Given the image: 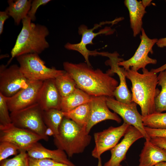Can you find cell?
Returning a JSON list of instances; mask_svg holds the SVG:
<instances>
[{
  "label": "cell",
  "instance_id": "cell-22",
  "mask_svg": "<svg viewBox=\"0 0 166 166\" xmlns=\"http://www.w3.org/2000/svg\"><path fill=\"white\" fill-rule=\"evenodd\" d=\"M31 0H9L8 6L6 11L12 17L15 23L18 25L21 21L27 16L32 2Z\"/></svg>",
  "mask_w": 166,
  "mask_h": 166
},
{
  "label": "cell",
  "instance_id": "cell-13",
  "mask_svg": "<svg viewBox=\"0 0 166 166\" xmlns=\"http://www.w3.org/2000/svg\"><path fill=\"white\" fill-rule=\"evenodd\" d=\"M43 81H30L28 86L22 89L13 96L6 97L11 112L26 108L37 103Z\"/></svg>",
  "mask_w": 166,
  "mask_h": 166
},
{
  "label": "cell",
  "instance_id": "cell-10",
  "mask_svg": "<svg viewBox=\"0 0 166 166\" xmlns=\"http://www.w3.org/2000/svg\"><path fill=\"white\" fill-rule=\"evenodd\" d=\"M42 138L38 134L26 129L18 128L12 123L0 126V141H7L16 145L19 152L27 150L34 143Z\"/></svg>",
  "mask_w": 166,
  "mask_h": 166
},
{
  "label": "cell",
  "instance_id": "cell-3",
  "mask_svg": "<svg viewBox=\"0 0 166 166\" xmlns=\"http://www.w3.org/2000/svg\"><path fill=\"white\" fill-rule=\"evenodd\" d=\"M27 16L22 21V26L14 46L11 51V57L6 65L14 57L22 55L41 53L49 46L46 38L49 31L45 26L31 22Z\"/></svg>",
  "mask_w": 166,
  "mask_h": 166
},
{
  "label": "cell",
  "instance_id": "cell-36",
  "mask_svg": "<svg viewBox=\"0 0 166 166\" xmlns=\"http://www.w3.org/2000/svg\"><path fill=\"white\" fill-rule=\"evenodd\" d=\"M157 46L162 48L166 47V37L160 38L156 43Z\"/></svg>",
  "mask_w": 166,
  "mask_h": 166
},
{
  "label": "cell",
  "instance_id": "cell-7",
  "mask_svg": "<svg viewBox=\"0 0 166 166\" xmlns=\"http://www.w3.org/2000/svg\"><path fill=\"white\" fill-rule=\"evenodd\" d=\"M121 19V18H118L112 21L103 22L99 24H95L93 28L91 29H89L84 25H81L78 29V34L81 35L80 42L76 44L68 42L65 45V48L68 50H75L79 52L83 56L88 65L92 67L89 60V56L100 55L101 52L96 51H90L87 48L86 45L88 44H93V40L98 35L101 34H110L114 32V30L109 27H106L97 33L94 32L93 30L101 27L102 25L108 23L115 24Z\"/></svg>",
  "mask_w": 166,
  "mask_h": 166
},
{
  "label": "cell",
  "instance_id": "cell-20",
  "mask_svg": "<svg viewBox=\"0 0 166 166\" xmlns=\"http://www.w3.org/2000/svg\"><path fill=\"white\" fill-rule=\"evenodd\" d=\"M124 4L128 10L130 27L133 36L136 37L143 28V18L146 13L145 8L141 1L136 0H125Z\"/></svg>",
  "mask_w": 166,
  "mask_h": 166
},
{
  "label": "cell",
  "instance_id": "cell-34",
  "mask_svg": "<svg viewBox=\"0 0 166 166\" xmlns=\"http://www.w3.org/2000/svg\"><path fill=\"white\" fill-rule=\"evenodd\" d=\"M150 140L155 145L166 150V138L154 137L150 138Z\"/></svg>",
  "mask_w": 166,
  "mask_h": 166
},
{
  "label": "cell",
  "instance_id": "cell-40",
  "mask_svg": "<svg viewBox=\"0 0 166 166\" xmlns=\"http://www.w3.org/2000/svg\"><path fill=\"white\" fill-rule=\"evenodd\" d=\"M153 166H166V161L160 162Z\"/></svg>",
  "mask_w": 166,
  "mask_h": 166
},
{
  "label": "cell",
  "instance_id": "cell-30",
  "mask_svg": "<svg viewBox=\"0 0 166 166\" xmlns=\"http://www.w3.org/2000/svg\"><path fill=\"white\" fill-rule=\"evenodd\" d=\"M6 97L0 93V126H4L12 123Z\"/></svg>",
  "mask_w": 166,
  "mask_h": 166
},
{
  "label": "cell",
  "instance_id": "cell-2",
  "mask_svg": "<svg viewBox=\"0 0 166 166\" xmlns=\"http://www.w3.org/2000/svg\"><path fill=\"white\" fill-rule=\"evenodd\" d=\"M140 73L131 69L126 70V77L132 84V101L140 107L141 115L144 117L155 112V100L160 90L158 84L156 73L142 69Z\"/></svg>",
  "mask_w": 166,
  "mask_h": 166
},
{
  "label": "cell",
  "instance_id": "cell-29",
  "mask_svg": "<svg viewBox=\"0 0 166 166\" xmlns=\"http://www.w3.org/2000/svg\"><path fill=\"white\" fill-rule=\"evenodd\" d=\"M18 152V148L14 144L7 141H0V162L11 156L17 155Z\"/></svg>",
  "mask_w": 166,
  "mask_h": 166
},
{
  "label": "cell",
  "instance_id": "cell-4",
  "mask_svg": "<svg viewBox=\"0 0 166 166\" xmlns=\"http://www.w3.org/2000/svg\"><path fill=\"white\" fill-rule=\"evenodd\" d=\"M86 126H81L64 117L60 125L58 133L53 136L57 148L64 151L69 157L83 152L89 145L91 136Z\"/></svg>",
  "mask_w": 166,
  "mask_h": 166
},
{
  "label": "cell",
  "instance_id": "cell-37",
  "mask_svg": "<svg viewBox=\"0 0 166 166\" xmlns=\"http://www.w3.org/2000/svg\"><path fill=\"white\" fill-rule=\"evenodd\" d=\"M166 69V63L162 65L156 69H152L151 70V71L154 73H157L163 71Z\"/></svg>",
  "mask_w": 166,
  "mask_h": 166
},
{
  "label": "cell",
  "instance_id": "cell-23",
  "mask_svg": "<svg viewBox=\"0 0 166 166\" xmlns=\"http://www.w3.org/2000/svg\"><path fill=\"white\" fill-rule=\"evenodd\" d=\"M54 81L61 98L71 94L77 88L74 79L66 71L54 79Z\"/></svg>",
  "mask_w": 166,
  "mask_h": 166
},
{
  "label": "cell",
  "instance_id": "cell-16",
  "mask_svg": "<svg viewBox=\"0 0 166 166\" xmlns=\"http://www.w3.org/2000/svg\"><path fill=\"white\" fill-rule=\"evenodd\" d=\"M142 138L144 136L141 132L130 125L121 141L110 150V158L103 166H119L121 162L125 159L126 153L131 145Z\"/></svg>",
  "mask_w": 166,
  "mask_h": 166
},
{
  "label": "cell",
  "instance_id": "cell-31",
  "mask_svg": "<svg viewBox=\"0 0 166 166\" xmlns=\"http://www.w3.org/2000/svg\"><path fill=\"white\" fill-rule=\"evenodd\" d=\"M28 160L30 166H70L49 159H37L28 156Z\"/></svg>",
  "mask_w": 166,
  "mask_h": 166
},
{
  "label": "cell",
  "instance_id": "cell-11",
  "mask_svg": "<svg viewBox=\"0 0 166 166\" xmlns=\"http://www.w3.org/2000/svg\"><path fill=\"white\" fill-rule=\"evenodd\" d=\"M106 101L109 108L119 115L123 120L124 122L136 128L142 134L145 140H150L143 124V117L138 112L136 103L133 101L129 104L123 103L109 97H106Z\"/></svg>",
  "mask_w": 166,
  "mask_h": 166
},
{
  "label": "cell",
  "instance_id": "cell-25",
  "mask_svg": "<svg viewBox=\"0 0 166 166\" xmlns=\"http://www.w3.org/2000/svg\"><path fill=\"white\" fill-rule=\"evenodd\" d=\"M64 117V112L56 109H51L43 111V118L47 127L53 131L54 136L58 133L59 128Z\"/></svg>",
  "mask_w": 166,
  "mask_h": 166
},
{
  "label": "cell",
  "instance_id": "cell-1",
  "mask_svg": "<svg viewBox=\"0 0 166 166\" xmlns=\"http://www.w3.org/2000/svg\"><path fill=\"white\" fill-rule=\"evenodd\" d=\"M64 70L74 79L77 87L91 96L113 97L118 82L100 69H94L86 63H63Z\"/></svg>",
  "mask_w": 166,
  "mask_h": 166
},
{
  "label": "cell",
  "instance_id": "cell-9",
  "mask_svg": "<svg viewBox=\"0 0 166 166\" xmlns=\"http://www.w3.org/2000/svg\"><path fill=\"white\" fill-rule=\"evenodd\" d=\"M140 44L133 56L127 60L119 61L118 65L121 66L127 70L131 67V69L136 71L140 69L145 68L149 64H155L157 63L156 59L150 57L148 54L153 53L152 48L156 43L158 39L156 38L151 39L147 36L144 30L142 28Z\"/></svg>",
  "mask_w": 166,
  "mask_h": 166
},
{
  "label": "cell",
  "instance_id": "cell-43",
  "mask_svg": "<svg viewBox=\"0 0 166 166\" xmlns=\"http://www.w3.org/2000/svg\"></svg>",
  "mask_w": 166,
  "mask_h": 166
},
{
  "label": "cell",
  "instance_id": "cell-27",
  "mask_svg": "<svg viewBox=\"0 0 166 166\" xmlns=\"http://www.w3.org/2000/svg\"><path fill=\"white\" fill-rule=\"evenodd\" d=\"M142 120L144 126L155 129H166V113L155 112L143 117Z\"/></svg>",
  "mask_w": 166,
  "mask_h": 166
},
{
  "label": "cell",
  "instance_id": "cell-24",
  "mask_svg": "<svg viewBox=\"0 0 166 166\" xmlns=\"http://www.w3.org/2000/svg\"><path fill=\"white\" fill-rule=\"evenodd\" d=\"M90 107L89 103L80 105L67 112L64 113L66 117L81 126L87 124L90 115Z\"/></svg>",
  "mask_w": 166,
  "mask_h": 166
},
{
  "label": "cell",
  "instance_id": "cell-28",
  "mask_svg": "<svg viewBox=\"0 0 166 166\" xmlns=\"http://www.w3.org/2000/svg\"><path fill=\"white\" fill-rule=\"evenodd\" d=\"M0 166H30L26 152H20L14 157L1 161Z\"/></svg>",
  "mask_w": 166,
  "mask_h": 166
},
{
  "label": "cell",
  "instance_id": "cell-14",
  "mask_svg": "<svg viewBox=\"0 0 166 166\" xmlns=\"http://www.w3.org/2000/svg\"><path fill=\"white\" fill-rule=\"evenodd\" d=\"M119 56L116 52L111 53L104 52L103 56L109 58L105 64L111 67L106 72L111 76L116 73L119 77L120 84L114 93L116 100L121 102L129 104L132 102V94L128 89L126 82V70L123 67H120L118 65V62L123 60L119 57Z\"/></svg>",
  "mask_w": 166,
  "mask_h": 166
},
{
  "label": "cell",
  "instance_id": "cell-32",
  "mask_svg": "<svg viewBox=\"0 0 166 166\" xmlns=\"http://www.w3.org/2000/svg\"><path fill=\"white\" fill-rule=\"evenodd\" d=\"M50 0H34L32 1L31 8L27 16L32 21L36 19L35 14L38 9L42 5H44L50 2Z\"/></svg>",
  "mask_w": 166,
  "mask_h": 166
},
{
  "label": "cell",
  "instance_id": "cell-8",
  "mask_svg": "<svg viewBox=\"0 0 166 166\" xmlns=\"http://www.w3.org/2000/svg\"><path fill=\"white\" fill-rule=\"evenodd\" d=\"M30 81L21 71L19 66L14 64L7 67L0 66V93L6 97H11L28 86Z\"/></svg>",
  "mask_w": 166,
  "mask_h": 166
},
{
  "label": "cell",
  "instance_id": "cell-35",
  "mask_svg": "<svg viewBox=\"0 0 166 166\" xmlns=\"http://www.w3.org/2000/svg\"><path fill=\"white\" fill-rule=\"evenodd\" d=\"M10 16L6 11H0V34H2L3 30L4 25L5 21L9 18Z\"/></svg>",
  "mask_w": 166,
  "mask_h": 166
},
{
  "label": "cell",
  "instance_id": "cell-42",
  "mask_svg": "<svg viewBox=\"0 0 166 166\" xmlns=\"http://www.w3.org/2000/svg\"><path fill=\"white\" fill-rule=\"evenodd\" d=\"M119 166H122L121 165H120Z\"/></svg>",
  "mask_w": 166,
  "mask_h": 166
},
{
  "label": "cell",
  "instance_id": "cell-5",
  "mask_svg": "<svg viewBox=\"0 0 166 166\" xmlns=\"http://www.w3.org/2000/svg\"><path fill=\"white\" fill-rule=\"evenodd\" d=\"M16 58L21 71L30 81H44L55 79L65 72L64 70L47 67L45 62L37 54H27Z\"/></svg>",
  "mask_w": 166,
  "mask_h": 166
},
{
  "label": "cell",
  "instance_id": "cell-19",
  "mask_svg": "<svg viewBox=\"0 0 166 166\" xmlns=\"http://www.w3.org/2000/svg\"><path fill=\"white\" fill-rule=\"evenodd\" d=\"M138 166H153L162 161H166V150L146 140L140 155Z\"/></svg>",
  "mask_w": 166,
  "mask_h": 166
},
{
  "label": "cell",
  "instance_id": "cell-33",
  "mask_svg": "<svg viewBox=\"0 0 166 166\" xmlns=\"http://www.w3.org/2000/svg\"><path fill=\"white\" fill-rule=\"evenodd\" d=\"M144 129L150 138L154 137L166 138V129H155L146 126H144Z\"/></svg>",
  "mask_w": 166,
  "mask_h": 166
},
{
  "label": "cell",
  "instance_id": "cell-38",
  "mask_svg": "<svg viewBox=\"0 0 166 166\" xmlns=\"http://www.w3.org/2000/svg\"><path fill=\"white\" fill-rule=\"evenodd\" d=\"M45 134L46 136L48 137L51 136H54V133L52 130L49 127H47L45 130Z\"/></svg>",
  "mask_w": 166,
  "mask_h": 166
},
{
  "label": "cell",
  "instance_id": "cell-17",
  "mask_svg": "<svg viewBox=\"0 0 166 166\" xmlns=\"http://www.w3.org/2000/svg\"><path fill=\"white\" fill-rule=\"evenodd\" d=\"M61 99L54 79L43 81L37 102L43 111L51 109L60 110Z\"/></svg>",
  "mask_w": 166,
  "mask_h": 166
},
{
  "label": "cell",
  "instance_id": "cell-15",
  "mask_svg": "<svg viewBox=\"0 0 166 166\" xmlns=\"http://www.w3.org/2000/svg\"><path fill=\"white\" fill-rule=\"evenodd\" d=\"M106 97L92 96L89 102L90 107L89 119L86 126L89 133L91 128L97 124L106 120H112L119 123L121 119L117 114L111 112L109 109L106 101Z\"/></svg>",
  "mask_w": 166,
  "mask_h": 166
},
{
  "label": "cell",
  "instance_id": "cell-39",
  "mask_svg": "<svg viewBox=\"0 0 166 166\" xmlns=\"http://www.w3.org/2000/svg\"><path fill=\"white\" fill-rule=\"evenodd\" d=\"M152 1V0H143L141 2L144 6L146 8L147 6L150 5Z\"/></svg>",
  "mask_w": 166,
  "mask_h": 166
},
{
  "label": "cell",
  "instance_id": "cell-41",
  "mask_svg": "<svg viewBox=\"0 0 166 166\" xmlns=\"http://www.w3.org/2000/svg\"><path fill=\"white\" fill-rule=\"evenodd\" d=\"M98 161L97 166H102L101 158L98 159Z\"/></svg>",
  "mask_w": 166,
  "mask_h": 166
},
{
  "label": "cell",
  "instance_id": "cell-6",
  "mask_svg": "<svg viewBox=\"0 0 166 166\" xmlns=\"http://www.w3.org/2000/svg\"><path fill=\"white\" fill-rule=\"evenodd\" d=\"M43 111L37 103L24 109L11 112L12 123L18 128L26 129L38 134L47 141L45 134L47 126L43 120Z\"/></svg>",
  "mask_w": 166,
  "mask_h": 166
},
{
  "label": "cell",
  "instance_id": "cell-21",
  "mask_svg": "<svg viewBox=\"0 0 166 166\" xmlns=\"http://www.w3.org/2000/svg\"><path fill=\"white\" fill-rule=\"evenodd\" d=\"M92 96L78 88L67 96L61 98L60 110L64 113L69 112L78 106L88 103Z\"/></svg>",
  "mask_w": 166,
  "mask_h": 166
},
{
  "label": "cell",
  "instance_id": "cell-18",
  "mask_svg": "<svg viewBox=\"0 0 166 166\" xmlns=\"http://www.w3.org/2000/svg\"><path fill=\"white\" fill-rule=\"evenodd\" d=\"M29 157L37 159H49L70 166H76L68 158L63 150L57 148L50 150L43 146L38 142L33 144L27 151Z\"/></svg>",
  "mask_w": 166,
  "mask_h": 166
},
{
  "label": "cell",
  "instance_id": "cell-12",
  "mask_svg": "<svg viewBox=\"0 0 166 166\" xmlns=\"http://www.w3.org/2000/svg\"><path fill=\"white\" fill-rule=\"evenodd\" d=\"M130 125L124 122L119 126H110L102 131L95 133V145L92 152V156L98 159L103 153L113 148L124 136Z\"/></svg>",
  "mask_w": 166,
  "mask_h": 166
},
{
  "label": "cell",
  "instance_id": "cell-26",
  "mask_svg": "<svg viewBox=\"0 0 166 166\" xmlns=\"http://www.w3.org/2000/svg\"><path fill=\"white\" fill-rule=\"evenodd\" d=\"M157 80L161 90L155 99V112L162 113L166 111V69L160 72Z\"/></svg>",
  "mask_w": 166,
  "mask_h": 166
}]
</instances>
